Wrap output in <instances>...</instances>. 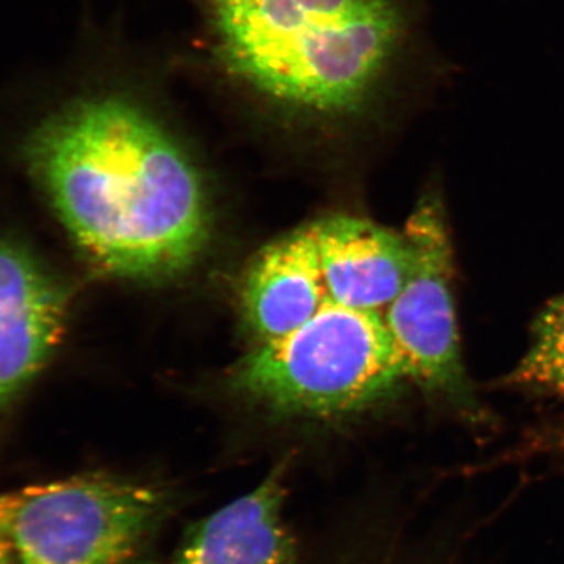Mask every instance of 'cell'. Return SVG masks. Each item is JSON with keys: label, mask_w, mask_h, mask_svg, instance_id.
Returning <instances> with one entry per match:
<instances>
[{"label": "cell", "mask_w": 564, "mask_h": 564, "mask_svg": "<svg viewBox=\"0 0 564 564\" xmlns=\"http://www.w3.org/2000/svg\"><path fill=\"white\" fill-rule=\"evenodd\" d=\"M17 155L104 272L173 276L209 242L198 170L147 110L121 96H77L44 111L21 133Z\"/></svg>", "instance_id": "1"}, {"label": "cell", "mask_w": 564, "mask_h": 564, "mask_svg": "<svg viewBox=\"0 0 564 564\" xmlns=\"http://www.w3.org/2000/svg\"><path fill=\"white\" fill-rule=\"evenodd\" d=\"M223 62L256 90L317 113L359 110L402 51V0H214Z\"/></svg>", "instance_id": "2"}, {"label": "cell", "mask_w": 564, "mask_h": 564, "mask_svg": "<svg viewBox=\"0 0 564 564\" xmlns=\"http://www.w3.org/2000/svg\"><path fill=\"white\" fill-rule=\"evenodd\" d=\"M181 494L151 478L90 470L10 492L13 564H155Z\"/></svg>", "instance_id": "3"}, {"label": "cell", "mask_w": 564, "mask_h": 564, "mask_svg": "<svg viewBox=\"0 0 564 564\" xmlns=\"http://www.w3.org/2000/svg\"><path fill=\"white\" fill-rule=\"evenodd\" d=\"M408 375L383 315L328 302L306 325L258 344L232 386L276 413L339 417L391 395Z\"/></svg>", "instance_id": "4"}, {"label": "cell", "mask_w": 564, "mask_h": 564, "mask_svg": "<svg viewBox=\"0 0 564 564\" xmlns=\"http://www.w3.org/2000/svg\"><path fill=\"white\" fill-rule=\"evenodd\" d=\"M404 234L413 250V265L383 314L386 326L408 381L430 402L478 421L484 414L464 367L454 299V251L437 191L419 199Z\"/></svg>", "instance_id": "5"}, {"label": "cell", "mask_w": 564, "mask_h": 564, "mask_svg": "<svg viewBox=\"0 0 564 564\" xmlns=\"http://www.w3.org/2000/svg\"><path fill=\"white\" fill-rule=\"evenodd\" d=\"M68 314L61 280L14 240L0 239V414L57 348Z\"/></svg>", "instance_id": "6"}, {"label": "cell", "mask_w": 564, "mask_h": 564, "mask_svg": "<svg viewBox=\"0 0 564 564\" xmlns=\"http://www.w3.org/2000/svg\"><path fill=\"white\" fill-rule=\"evenodd\" d=\"M292 464L285 456L250 491L192 521L166 564H303L288 518Z\"/></svg>", "instance_id": "7"}, {"label": "cell", "mask_w": 564, "mask_h": 564, "mask_svg": "<svg viewBox=\"0 0 564 564\" xmlns=\"http://www.w3.org/2000/svg\"><path fill=\"white\" fill-rule=\"evenodd\" d=\"M313 228L329 302L383 315L413 265L406 234L348 215L323 218Z\"/></svg>", "instance_id": "8"}, {"label": "cell", "mask_w": 564, "mask_h": 564, "mask_svg": "<svg viewBox=\"0 0 564 564\" xmlns=\"http://www.w3.org/2000/svg\"><path fill=\"white\" fill-rule=\"evenodd\" d=\"M328 302L313 225L263 248L240 289L245 325L258 344L296 332Z\"/></svg>", "instance_id": "9"}, {"label": "cell", "mask_w": 564, "mask_h": 564, "mask_svg": "<svg viewBox=\"0 0 564 564\" xmlns=\"http://www.w3.org/2000/svg\"><path fill=\"white\" fill-rule=\"evenodd\" d=\"M516 391L564 402V293L534 318L525 355L508 375Z\"/></svg>", "instance_id": "10"}, {"label": "cell", "mask_w": 564, "mask_h": 564, "mask_svg": "<svg viewBox=\"0 0 564 564\" xmlns=\"http://www.w3.org/2000/svg\"><path fill=\"white\" fill-rule=\"evenodd\" d=\"M10 492L0 494V564L11 563L9 536H7V516H9Z\"/></svg>", "instance_id": "11"}]
</instances>
